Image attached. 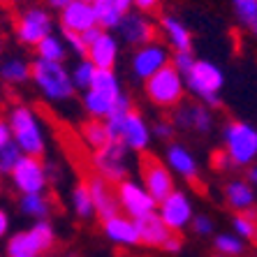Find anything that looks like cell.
Returning a JSON list of instances; mask_svg holds the SVG:
<instances>
[{
  "label": "cell",
  "instance_id": "6da1fadb",
  "mask_svg": "<svg viewBox=\"0 0 257 257\" xmlns=\"http://www.w3.org/2000/svg\"><path fill=\"white\" fill-rule=\"evenodd\" d=\"M81 104H84L88 118L104 120L116 109H130L132 100L123 93L116 70H97L90 88H86L81 95Z\"/></svg>",
  "mask_w": 257,
  "mask_h": 257
},
{
  "label": "cell",
  "instance_id": "7a4b0ae2",
  "mask_svg": "<svg viewBox=\"0 0 257 257\" xmlns=\"http://www.w3.org/2000/svg\"><path fill=\"white\" fill-rule=\"evenodd\" d=\"M5 118L12 130V144L21 151V156L42 158L47 153V130L35 109L19 102L10 107Z\"/></svg>",
  "mask_w": 257,
  "mask_h": 257
},
{
  "label": "cell",
  "instance_id": "3957f363",
  "mask_svg": "<svg viewBox=\"0 0 257 257\" xmlns=\"http://www.w3.org/2000/svg\"><path fill=\"white\" fill-rule=\"evenodd\" d=\"M30 81L37 88V93L51 104H65L77 95V88L70 77V67L65 63L35 58L30 63Z\"/></svg>",
  "mask_w": 257,
  "mask_h": 257
},
{
  "label": "cell",
  "instance_id": "277c9868",
  "mask_svg": "<svg viewBox=\"0 0 257 257\" xmlns=\"http://www.w3.org/2000/svg\"><path fill=\"white\" fill-rule=\"evenodd\" d=\"M109 139L111 142H120L130 153H139L144 156L151 149V123L144 118L139 111H135V107L130 109H116L111 116L104 118Z\"/></svg>",
  "mask_w": 257,
  "mask_h": 257
},
{
  "label": "cell",
  "instance_id": "5b68a950",
  "mask_svg": "<svg viewBox=\"0 0 257 257\" xmlns=\"http://www.w3.org/2000/svg\"><path fill=\"white\" fill-rule=\"evenodd\" d=\"M186 90L209 109L220 107V90L225 86V72L211 60H195V65L183 74Z\"/></svg>",
  "mask_w": 257,
  "mask_h": 257
},
{
  "label": "cell",
  "instance_id": "8992f818",
  "mask_svg": "<svg viewBox=\"0 0 257 257\" xmlns=\"http://www.w3.org/2000/svg\"><path fill=\"white\" fill-rule=\"evenodd\" d=\"M222 153L234 167H250L257 160V130L245 120H229L222 127Z\"/></svg>",
  "mask_w": 257,
  "mask_h": 257
},
{
  "label": "cell",
  "instance_id": "52a82bcc",
  "mask_svg": "<svg viewBox=\"0 0 257 257\" xmlns=\"http://www.w3.org/2000/svg\"><path fill=\"white\" fill-rule=\"evenodd\" d=\"M144 93L146 100L158 109H176L181 102L186 100V81L183 74L176 72L172 65L162 67L160 72H156L151 79L144 81Z\"/></svg>",
  "mask_w": 257,
  "mask_h": 257
},
{
  "label": "cell",
  "instance_id": "ba28073f",
  "mask_svg": "<svg viewBox=\"0 0 257 257\" xmlns=\"http://www.w3.org/2000/svg\"><path fill=\"white\" fill-rule=\"evenodd\" d=\"M56 245V229L49 220H37L28 229L7 236V257H40Z\"/></svg>",
  "mask_w": 257,
  "mask_h": 257
},
{
  "label": "cell",
  "instance_id": "9c48e42d",
  "mask_svg": "<svg viewBox=\"0 0 257 257\" xmlns=\"http://www.w3.org/2000/svg\"><path fill=\"white\" fill-rule=\"evenodd\" d=\"M54 33V17L44 5H28L17 14L14 35L24 47L35 49L47 35Z\"/></svg>",
  "mask_w": 257,
  "mask_h": 257
},
{
  "label": "cell",
  "instance_id": "30bf717a",
  "mask_svg": "<svg viewBox=\"0 0 257 257\" xmlns=\"http://www.w3.org/2000/svg\"><path fill=\"white\" fill-rule=\"evenodd\" d=\"M114 190H116V199H118L120 213H125L127 218H132V220H142L146 215L156 213L158 202L149 195V190L144 188L142 181L125 176L123 181L116 183Z\"/></svg>",
  "mask_w": 257,
  "mask_h": 257
},
{
  "label": "cell",
  "instance_id": "8fae6325",
  "mask_svg": "<svg viewBox=\"0 0 257 257\" xmlns=\"http://www.w3.org/2000/svg\"><path fill=\"white\" fill-rule=\"evenodd\" d=\"M169 63H172V49L156 37V40H151V42L142 44V47H135L130 58V72L132 77L144 84L146 79H151L156 72L167 67Z\"/></svg>",
  "mask_w": 257,
  "mask_h": 257
},
{
  "label": "cell",
  "instance_id": "7c38bea8",
  "mask_svg": "<svg viewBox=\"0 0 257 257\" xmlns=\"http://www.w3.org/2000/svg\"><path fill=\"white\" fill-rule=\"evenodd\" d=\"M14 192L21 195H35V192H47L49 188V174H47V162L42 158L33 156H21L17 162V167L10 174Z\"/></svg>",
  "mask_w": 257,
  "mask_h": 257
},
{
  "label": "cell",
  "instance_id": "4fadbf2b",
  "mask_svg": "<svg viewBox=\"0 0 257 257\" xmlns=\"http://www.w3.org/2000/svg\"><path fill=\"white\" fill-rule=\"evenodd\" d=\"M158 218L165 222V227L174 234H181L183 229L190 227L192 218H195V204H192L190 195L183 190H172L165 199L158 202L156 209Z\"/></svg>",
  "mask_w": 257,
  "mask_h": 257
},
{
  "label": "cell",
  "instance_id": "5bb4252c",
  "mask_svg": "<svg viewBox=\"0 0 257 257\" xmlns=\"http://www.w3.org/2000/svg\"><path fill=\"white\" fill-rule=\"evenodd\" d=\"M130 151L120 142H109L107 146L93 151V167L100 179L109 181L111 186H116L118 181H123L130 172Z\"/></svg>",
  "mask_w": 257,
  "mask_h": 257
},
{
  "label": "cell",
  "instance_id": "9a60e30c",
  "mask_svg": "<svg viewBox=\"0 0 257 257\" xmlns=\"http://www.w3.org/2000/svg\"><path fill=\"white\" fill-rule=\"evenodd\" d=\"M172 123L181 132H195V135H211L215 125L213 111L202 102H181L172 109Z\"/></svg>",
  "mask_w": 257,
  "mask_h": 257
},
{
  "label": "cell",
  "instance_id": "2e32d148",
  "mask_svg": "<svg viewBox=\"0 0 257 257\" xmlns=\"http://www.w3.org/2000/svg\"><path fill=\"white\" fill-rule=\"evenodd\" d=\"M142 183L156 202L165 199L172 190H176V176L158 158H144L142 160Z\"/></svg>",
  "mask_w": 257,
  "mask_h": 257
},
{
  "label": "cell",
  "instance_id": "e0dca14e",
  "mask_svg": "<svg viewBox=\"0 0 257 257\" xmlns=\"http://www.w3.org/2000/svg\"><path fill=\"white\" fill-rule=\"evenodd\" d=\"M116 33H118L120 42L130 44V47H142V44L151 42V40H156L158 26L149 19V14L132 10L130 14H125V17H123V21L118 24Z\"/></svg>",
  "mask_w": 257,
  "mask_h": 257
},
{
  "label": "cell",
  "instance_id": "ac0fdd59",
  "mask_svg": "<svg viewBox=\"0 0 257 257\" xmlns=\"http://www.w3.org/2000/svg\"><path fill=\"white\" fill-rule=\"evenodd\" d=\"M165 165H167L169 172H172L174 176H179V179L190 181V183L199 181V172H202L199 160L195 158V153L188 149L186 144L169 142L167 149H165Z\"/></svg>",
  "mask_w": 257,
  "mask_h": 257
},
{
  "label": "cell",
  "instance_id": "d6986e66",
  "mask_svg": "<svg viewBox=\"0 0 257 257\" xmlns=\"http://www.w3.org/2000/svg\"><path fill=\"white\" fill-rule=\"evenodd\" d=\"M86 58L97 70H114L120 58V40L114 35V30H100V35L86 49Z\"/></svg>",
  "mask_w": 257,
  "mask_h": 257
},
{
  "label": "cell",
  "instance_id": "ffe728a7",
  "mask_svg": "<svg viewBox=\"0 0 257 257\" xmlns=\"http://www.w3.org/2000/svg\"><path fill=\"white\" fill-rule=\"evenodd\" d=\"M102 234L107 236L109 243L118 245V248H137L139 243V229L137 220L127 218L125 213H116L107 220H102Z\"/></svg>",
  "mask_w": 257,
  "mask_h": 257
},
{
  "label": "cell",
  "instance_id": "44dd1931",
  "mask_svg": "<svg viewBox=\"0 0 257 257\" xmlns=\"http://www.w3.org/2000/svg\"><path fill=\"white\" fill-rule=\"evenodd\" d=\"M58 21H60V28L65 33H79V35L97 26L93 5L90 3H81V0H72L67 7H63L58 12Z\"/></svg>",
  "mask_w": 257,
  "mask_h": 257
},
{
  "label": "cell",
  "instance_id": "7402d4cb",
  "mask_svg": "<svg viewBox=\"0 0 257 257\" xmlns=\"http://www.w3.org/2000/svg\"><path fill=\"white\" fill-rule=\"evenodd\" d=\"M88 190H90V197H93V206H95V215L100 220H107L111 215L120 213L118 209V199H116V190L109 181L100 179V176H90L88 181Z\"/></svg>",
  "mask_w": 257,
  "mask_h": 257
},
{
  "label": "cell",
  "instance_id": "603a6c76",
  "mask_svg": "<svg viewBox=\"0 0 257 257\" xmlns=\"http://www.w3.org/2000/svg\"><path fill=\"white\" fill-rule=\"evenodd\" d=\"M132 0H95L93 3V12H95L97 28L102 30H116L118 24L123 21L125 14H130Z\"/></svg>",
  "mask_w": 257,
  "mask_h": 257
},
{
  "label": "cell",
  "instance_id": "cb8c5ba5",
  "mask_svg": "<svg viewBox=\"0 0 257 257\" xmlns=\"http://www.w3.org/2000/svg\"><path fill=\"white\" fill-rule=\"evenodd\" d=\"M160 33L172 51H192V33L179 17L165 14L160 19Z\"/></svg>",
  "mask_w": 257,
  "mask_h": 257
},
{
  "label": "cell",
  "instance_id": "d4e9b609",
  "mask_svg": "<svg viewBox=\"0 0 257 257\" xmlns=\"http://www.w3.org/2000/svg\"><path fill=\"white\" fill-rule=\"evenodd\" d=\"M225 202L234 213L255 209V188L245 179H232L225 183Z\"/></svg>",
  "mask_w": 257,
  "mask_h": 257
},
{
  "label": "cell",
  "instance_id": "484cf974",
  "mask_svg": "<svg viewBox=\"0 0 257 257\" xmlns=\"http://www.w3.org/2000/svg\"><path fill=\"white\" fill-rule=\"evenodd\" d=\"M139 229V243L149 245V248H162V243L169 239V229L165 227V222L158 218V213H151L142 220H137Z\"/></svg>",
  "mask_w": 257,
  "mask_h": 257
},
{
  "label": "cell",
  "instance_id": "4316f807",
  "mask_svg": "<svg viewBox=\"0 0 257 257\" xmlns=\"http://www.w3.org/2000/svg\"><path fill=\"white\" fill-rule=\"evenodd\" d=\"M19 211L30 218L33 222L49 220V215L54 211V199L47 192H35V195H21L19 197Z\"/></svg>",
  "mask_w": 257,
  "mask_h": 257
},
{
  "label": "cell",
  "instance_id": "83f0119b",
  "mask_svg": "<svg viewBox=\"0 0 257 257\" xmlns=\"http://www.w3.org/2000/svg\"><path fill=\"white\" fill-rule=\"evenodd\" d=\"M30 81V63L19 56L0 60V84L7 86H24Z\"/></svg>",
  "mask_w": 257,
  "mask_h": 257
},
{
  "label": "cell",
  "instance_id": "f1b7e54d",
  "mask_svg": "<svg viewBox=\"0 0 257 257\" xmlns=\"http://www.w3.org/2000/svg\"><path fill=\"white\" fill-rule=\"evenodd\" d=\"M70 206L72 213L81 218V220H90L95 218V206H93V197H90L88 183L86 181H77L70 190Z\"/></svg>",
  "mask_w": 257,
  "mask_h": 257
},
{
  "label": "cell",
  "instance_id": "f546056e",
  "mask_svg": "<svg viewBox=\"0 0 257 257\" xmlns=\"http://www.w3.org/2000/svg\"><path fill=\"white\" fill-rule=\"evenodd\" d=\"M35 56L42 60H51V63H65V58L70 56L65 42H63V35H47L42 42L35 47Z\"/></svg>",
  "mask_w": 257,
  "mask_h": 257
},
{
  "label": "cell",
  "instance_id": "4dcf8cb0",
  "mask_svg": "<svg viewBox=\"0 0 257 257\" xmlns=\"http://www.w3.org/2000/svg\"><path fill=\"white\" fill-rule=\"evenodd\" d=\"M81 139H84V144L90 151H97L111 142L104 120H97V118H88L84 125H81Z\"/></svg>",
  "mask_w": 257,
  "mask_h": 257
},
{
  "label": "cell",
  "instance_id": "1f68e13d",
  "mask_svg": "<svg viewBox=\"0 0 257 257\" xmlns=\"http://www.w3.org/2000/svg\"><path fill=\"white\" fill-rule=\"evenodd\" d=\"M232 229L234 234L243 241H257V211H239L232 218Z\"/></svg>",
  "mask_w": 257,
  "mask_h": 257
},
{
  "label": "cell",
  "instance_id": "d6a6232c",
  "mask_svg": "<svg viewBox=\"0 0 257 257\" xmlns=\"http://www.w3.org/2000/svg\"><path fill=\"white\" fill-rule=\"evenodd\" d=\"M213 250L218 257H241L245 250V243L234 232H222V234H215Z\"/></svg>",
  "mask_w": 257,
  "mask_h": 257
},
{
  "label": "cell",
  "instance_id": "836d02e7",
  "mask_svg": "<svg viewBox=\"0 0 257 257\" xmlns=\"http://www.w3.org/2000/svg\"><path fill=\"white\" fill-rule=\"evenodd\" d=\"M95 72H97V67L93 65L88 58H79L77 63L70 67V77H72V84H74V88H77V90L90 88L93 79H95Z\"/></svg>",
  "mask_w": 257,
  "mask_h": 257
},
{
  "label": "cell",
  "instance_id": "e575fe53",
  "mask_svg": "<svg viewBox=\"0 0 257 257\" xmlns=\"http://www.w3.org/2000/svg\"><path fill=\"white\" fill-rule=\"evenodd\" d=\"M232 7L239 24L257 37V0H232Z\"/></svg>",
  "mask_w": 257,
  "mask_h": 257
},
{
  "label": "cell",
  "instance_id": "d590c367",
  "mask_svg": "<svg viewBox=\"0 0 257 257\" xmlns=\"http://www.w3.org/2000/svg\"><path fill=\"white\" fill-rule=\"evenodd\" d=\"M19 158H21V151H19L14 144L0 146V179H10V174L17 167Z\"/></svg>",
  "mask_w": 257,
  "mask_h": 257
},
{
  "label": "cell",
  "instance_id": "8d00e7d4",
  "mask_svg": "<svg viewBox=\"0 0 257 257\" xmlns=\"http://www.w3.org/2000/svg\"><path fill=\"white\" fill-rule=\"evenodd\" d=\"M151 135H153V139L169 144L174 139V135H176V127H174L172 118H158L151 123Z\"/></svg>",
  "mask_w": 257,
  "mask_h": 257
},
{
  "label": "cell",
  "instance_id": "74e56055",
  "mask_svg": "<svg viewBox=\"0 0 257 257\" xmlns=\"http://www.w3.org/2000/svg\"><path fill=\"white\" fill-rule=\"evenodd\" d=\"M63 42H65L67 51H70L72 56H79V58H86V42H84V37L79 35V33H65L63 30Z\"/></svg>",
  "mask_w": 257,
  "mask_h": 257
},
{
  "label": "cell",
  "instance_id": "f35d334b",
  "mask_svg": "<svg viewBox=\"0 0 257 257\" xmlns=\"http://www.w3.org/2000/svg\"><path fill=\"white\" fill-rule=\"evenodd\" d=\"M195 60L197 58L192 56V51H172V63H169V65L176 72H181V74H186V72L195 65Z\"/></svg>",
  "mask_w": 257,
  "mask_h": 257
},
{
  "label": "cell",
  "instance_id": "ab89813d",
  "mask_svg": "<svg viewBox=\"0 0 257 257\" xmlns=\"http://www.w3.org/2000/svg\"><path fill=\"white\" fill-rule=\"evenodd\" d=\"M190 229L197 236H211L213 234V220H211L209 215H199V213H195V218H192V222H190Z\"/></svg>",
  "mask_w": 257,
  "mask_h": 257
},
{
  "label": "cell",
  "instance_id": "60d3db41",
  "mask_svg": "<svg viewBox=\"0 0 257 257\" xmlns=\"http://www.w3.org/2000/svg\"><path fill=\"white\" fill-rule=\"evenodd\" d=\"M181 248H183V241H181L179 234H174V232L169 234V239L162 243V250H165V252H172V255H174V252H181Z\"/></svg>",
  "mask_w": 257,
  "mask_h": 257
},
{
  "label": "cell",
  "instance_id": "b9f144b4",
  "mask_svg": "<svg viewBox=\"0 0 257 257\" xmlns=\"http://www.w3.org/2000/svg\"><path fill=\"white\" fill-rule=\"evenodd\" d=\"M158 5H160V0H132V7H135L137 12H144V14L156 12Z\"/></svg>",
  "mask_w": 257,
  "mask_h": 257
},
{
  "label": "cell",
  "instance_id": "7bdbcfd3",
  "mask_svg": "<svg viewBox=\"0 0 257 257\" xmlns=\"http://www.w3.org/2000/svg\"><path fill=\"white\" fill-rule=\"evenodd\" d=\"M10 225H12V218L7 213L3 206H0V241L7 239V234H10Z\"/></svg>",
  "mask_w": 257,
  "mask_h": 257
},
{
  "label": "cell",
  "instance_id": "ee69618b",
  "mask_svg": "<svg viewBox=\"0 0 257 257\" xmlns=\"http://www.w3.org/2000/svg\"><path fill=\"white\" fill-rule=\"evenodd\" d=\"M7 144H12V130H10L7 118L0 116V146H7Z\"/></svg>",
  "mask_w": 257,
  "mask_h": 257
},
{
  "label": "cell",
  "instance_id": "f6af8a7d",
  "mask_svg": "<svg viewBox=\"0 0 257 257\" xmlns=\"http://www.w3.org/2000/svg\"><path fill=\"white\" fill-rule=\"evenodd\" d=\"M72 0H44V7L51 10V12H60L63 7H67Z\"/></svg>",
  "mask_w": 257,
  "mask_h": 257
},
{
  "label": "cell",
  "instance_id": "bcb514c9",
  "mask_svg": "<svg viewBox=\"0 0 257 257\" xmlns=\"http://www.w3.org/2000/svg\"><path fill=\"white\" fill-rule=\"evenodd\" d=\"M100 30H102V28H97V26H95V28H90V30H86V33H81V37H84L86 47H88V44L93 42V40H95L97 35H100Z\"/></svg>",
  "mask_w": 257,
  "mask_h": 257
},
{
  "label": "cell",
  "instance_id": "7dc6e473",
  "mask_svg": "<svg viewBox=\"0 0 257 257\" xmlns=\"http://www.w3.org/2000/svg\"><path fill=\"white\" fill-rule=\"evenodd\" d=\"M248 183H250L252 188H257V165L248 167Z\"/></svg>",
  "mask_w": 257,
  "mask_h": 257
},
{
  "label": "cell",
  "instance_id": "c3c4849f",
  "mask_svg": "<svg viewBox=\"0 0 257 257\" xmlns=\"http://www.w3.org/2000/svg\"><path fill=\"white\" fill-rule=\"evenodd\" d=\"M7 3H10V5H24L26 0H7Z\"/></svg>",
  "mask_w": 257,
  "mask_h": 257
},
{
  "label": "cell",
  "instance_id": "681fc988",
  "mask_svg": "<svg viewBox=\"0 0 257 257\" xmlns=\"http://www.w3.org/2000/svg\"><path fill=\"white\" fill-rule=\"evenodd\" d=\"M81 3H90V5H93V3H95V0H81Z\"/></svg>",
  "mask_w": 257,
  "mask_h": 257
}]
</instances>
